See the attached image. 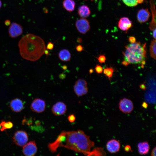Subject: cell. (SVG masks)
<instances>
[{
	"instance_id": "cell-37",
	"label": "cell",
	"mask_w": 156,
	"mask_h": 156,
	"mask_svg": "<svg viewBox=\"0 0 156 156\" xmlns=\"http://www.w3.org/2000/svg\"><path fill=\"white\" fill-rule=\"evenodd\" d=\"M4 23L5 25H6V26H9L11 24L10 21L9 20H5V21Z\"/></svg>"
},
{
	"instance_id": "cell-33",
	"label": "cell",
	"mask_w": 156,
	"mask_h": 156,
	"mask_svg": "<svg viewBox=\"0 0 156 156\" xmlns=\"http://www.w3.org/2000/svg\"><path fill=\"white\" fill-rule=\"evenodd\" d=\"M129 41L131 43H133L136 42V39L133 36H130L129 38Z\"/></svg>"
},
{
	"instance_id": "cell-36",
	"label": "cell",
	"mask_w": 156,
	"mask_h": 156,
	"mask_svg": "<svg viewBox=\"0 0 156 156\" xmlns=\"http://www.w3.org/2000/svg\"><path fill=\"white\" fill-rule=\"evenodd\" d=\"M140 88L143 90H145L146 88V86L145 85L144 83L140 85Z\"/></svg>"
},
{
	"instance_id": "cell-28",
	"label": "cell",
	"mask_w": 156,
	"mask_h": 156,
	"mask_svg": "<svg viewBox=\"0 0 156 156\" xmlns=\"http://www.w3.org/2000/svg\"><path fill=\"white\" fill-rule=\"evenodd\" d=\"M97 59L100 63H104L105 62L106 60V57L104 55H99V57Z\"/></svg>"
},
{
	"instance_id": "cell-40",
	"label": "cell",
	"mask_w": 156,
	"mask_h": 156,
	"mask_svg": "<svg viewBox=\"0 0 156 156\" xmlns=\"http://www.w3.org/2000/svg\"><path fill=\"white\" fill-rule=\"evenodd\" d=\"M153 36L155 39H156V29H155L153 30Z\"/></svg>"
},
{
	"instance_id": "cell-6",
	"label": "cell",
	"mask_w": 156,
	"mask_h": 156,
	"mask_svg": "<svg viewBox=\"0 0 156 156\" xmlns=\"http://www.w3.org/2000/svg\"><path fill=\"white\" fill-rule=\"evenodd\" d=\"M28 140V136L27 133L23 131L16 132L13 138V140L16 145L23 146L25 145Z\"/></svg>"
},
{
	"instance_id": "cell-42",
	"label": "cell",
	"mask_w": 156,
	"mask_h": 156,
	"mask_svg": "<svg viewBox=\"0 0 156 156\" xmlns=\"http://www.w3.org/2000/svg\"><path fill=\"white\" fill-rule=\"evenodd\" d=\"M62 68L64 70H66L67 68V67L66 65H64L62 66Z\"/></svg>"
},
{
	"instance_id": "cell-26",
	"label": "cell",
	"mask_w": 156,
	"mask_h": 156,
	"mask_svg": "<svg viewBox=\"0 0 156 156\" xmlns=\"http://www.w3.org/2000/svg\"><path fill=\"white\" fill-rule=\"evenodd\" d=\"M123 2L128 6L133 7L136 5L138 3V0H122Z\"/></svg>"
},
{
	"instance_id": "cell-45",
	"label": "cell",
	"mask_w": 156,
	"mask_h": 156,
	"mask_svg": "<svg viewBox=\"0 0 156 156\" xmlns=\"http://www.w3.org/2000/svg\"><path fill=\"white\" fill-rule=\"evenodd\" d=\"M2 2L1 0H0V9H1L2 6Z\"/></svg>"
},
{
	"instance_id": "cell-3",
	"label": "cell",
	"mask_w": 156,
	"mask_h": 156,
	"mask_svg": "<svg viewBox=\"0 0 156 156\" xmlns=\"http://www.w3.org/2000/svg\"><path fill=\"white\" fill-rule=\"evenodd\" d=\"M146 43L142 44L139 42H135L125 46V50L122 52L124 60L130 64H141L145 60L146 52Z\"/></svg>"
},
{
	"instance_id": "cell-41",
	"label": "cell",
	"mask_w": 156,
	"mask_h": 156,
	"mask_svg": "<svg viewBox=\"0 0 156 156\" xmlns=\"http://www.w3.org/2000/svg\"><path fill=\"white\" fill-rule=\"evenodd\" d=\"M44 53H45L47 55H49V51L45 49L44 51Z\"/></svg>"
},
{
	"instance_id": "cell-17",
	"label": "cell",
	"mask_w": 156,
	"mask_h": 156,
	"mask_svg": "<svg viewBox=\"0 0 156 156\" xmlns=\"http://www.w3.org/2000/svg\"><path fill=\"white\" fill-rule=\"evenodd\" d=\"M138 152L141 155L147 154L149 151L150 146L147 142H139L138 145Z\"/></svg>"
},
{
	"instance_id": "cell-35",
	"label": "cell",
	"mask_w": 156,
	"mask_h": 156,
	"mask_svg": "<svg viewBox=\"0 0 156 156\" xmlns=\"http://www.w3.org/2000/svg\"><path fill=\"white\" fill-rule=\"evenodd\" d=\"M66 75L64 73H61L59 76V78L62 79H64L66 78Z\"/></svg>"
},
{
	"instance_id": "cell-34",
	"label": "cell",
	"mask_w": 156,
	"mask_h": 156,
	"mask_svg": "<svg viewBox=\"0 0 156 156\" xmlns=\"http://www.w3.org/2000/svg\"><path fill=\"white\" fill-rule=\"evenodd\" d=\"M156 148L155 147L152 150V152L151 153V155L152 156H156Z\"/></svg>"
},
{
	"instance_id": "cell-46",
	"label": "cell",
	"mask_w": 156,
	"mask_h": 156,
	"mask_svg": "<svg viewBox=\"0 0 156 156\" xmlns=\"http://www.w3.org/2000/svg\"><path fill=\"white\" fill-rule=\"evenodd\" d=\"M91 0L92 1L93 0Z\"/></svg>"
},
{
	"instance_id": "cell-32",
	"label": "cell",
	"mask_w": 156,
	"mask_h": 156,
	"mask_svg": "<svg viewBox=\"0 0 156 156\" xmlns=\"http://www.w3.org/2000/svg\"><path fill=\"white\" fill-rule=\"evenodd\" d=\"M76 49L78 52H81L83 49V47L81 45L79 44L76 46Z\"/></svg>"
},
{
	"instance_id": "cell-19",
	"label": "cell",
	"mask_w": 156,
	"mask_h": 156,
	"mask_svg": "<svg viewBox=\"0 0 156 156\" xmlns=\"http://www.w3.org/2000/svg\"><path fill=\"white\" fill-rule=\"evenodd\" d=\"M78 12L79 16L82 18L88 17L90 13L89 8L85 5H82L79 6Z\"/></svg>"
},
{
	"instance_id": "cell-8",
	"label": "cell",
	"mask_w": 156,
	"mask_h": 156,
	"mask_svg": "<svg viewBox=\"0 0 156 156\" xmlns=\"http://www.w3.org/2000/svg\"><path fill=\"white\" fill-rule=\"evenodd\" d=\"M22 151L26 156H34L37 151V147L35 141H31L24 145Z\"/></svg>"
},
{
	"instance_id": "cell-18",
	"label": "cell",
	"mask_w": 156,
	"mask_h": 156,
	"mask_svg": "<svg viewBox=\"0 0 156 156\" xmlns=\"http://www.w3.org/2000/svg\"><path fill=\"white\" fill-rule=\"evenodd\" d=\"M151 9L152 13V18L151 22L150 23L149 28L151 30L153 31L156 29V11L155 3L154 1H150Z\"/></svg>"
},
{
	"instance_id": "cell-43",
	"label": "cell",
	"mask_w": 156,
	"mask_h": 156,
	"mask_svg": "<svg viewBox=\"0 0 156 156\" xmlns=\"http://www.w3.org/2000/svg\"><path fill=\"white\" fill-rule=\"evenodd\" d=\"M77 42L78 43H81L82 42V40L80 38H78L77 39Z\"/></svg>"
},
{
	"instance_id": "cell-7",
	"label": "cell",
	"mask_w": 156,
	"mask_h": 156,
	"mask_svg": "<svg viewBox=\"0 0 156 156\" xmlns=\"http://www.w3.org/2000/svg\"><path fill=\"white\" fill-rule=\"evenodd\" d=\"M119 107L122 112L125 114H129L133 110V103L129 99L123 98L121 99L119 102Z\"/></svg>"
},
{
	"instance_id": "cell-10",
	"label": "cell",
	"mask_w": 156,
	"mask_h": 156,
	"mask_svg": "<svg viewBox=\"0 0 156 156\" xmlns=\"http://www.w3.org/2000/svg\"><path fill=\"white\" fill-rule=\"evenodd\" d=\"M76 27L78 31L81 33L84 34L87 32L90 29V25L88 20L84 18L77 20L75 23Z\"/></svg>"
},
{
	"instance_id": "cell-13",
	"label": "cell",
	"mask_w": 156,
	"mask_h": 156,
	"mask_svg": "<svg viewBox=\"0 0 156 156\" xmlns=\"http://www.w3.org/2000/svg\"><path fill=\"white\" fill-rule=\"evenodd\" d=\"M120 147L119 141L113 139L108 141L106 144L107 150L110 153H115L118 152Z\"/></svg>"
},
{
	"instance_id": "cell-12",
	"label": "cell",
	"mask_w": 156,
	"mask_h": 156,
	"mask_svg": "<svg viewBox=\"0 0 156 156\" xmlns=\"http://www.w3.org/2000/svg\"><path fill=\"white\" fill-rule=\"evenodd\" d=\"M51 110L53 114L56 116L63 115L66 112V106L64 103L62 102H58L53 106Z\"/></svg>"
},
{
	"instance_id": "cell-31",
	"label": "cell",
	"mask_w": 156,
	"mask_h": 156,
	"mask_svg": "<svg viewBox=\"0 0 156 156\" xmlns=\"http://www.w3.org/2000/svg\"><path fill=\"white\" fill-rule=\"evenodd\" d=\"M124 148L125 151L127 152L132 151L131 146L129 145H126L125 146Z\"/></svg>"
},
{
	"instance_id": "cell-29",
	"label": "cell",
	"mask_w": 156,
	"mask_h": 156,
	"mask_svg": "<svg viewBox=\"0 0 156 156\" xmlns=\"http://www.w3.org/2000/svg\"><path fill=\"white\" fill-rule=\"evenodd\" d=\"M68 121L70 122H74L75 120V117L73 114L69 115L68 118Z\"/></svg>"
},
{
	"instance_id": "cell-21",
	"label": "cell",
	"mask_w": 156,
	"mask_h": 156,
	"mask_svg": "<svg viewBox=\"0 0 156 156\" xmlns=\"http://www.w3.org/2000/svg\"><path fill=\"white\" fill-rule=\"evenodd\" d=\"M106 154L103 148L97 147L89 152L86 156H105L106 155Z\"/></svg>"
},
{
	"instance_id": "cell-22",
	"label": "cell",
	"mask_w": 156,
	"mask_h": 156,
	"mask_svg": "<svg viewBox=\"0 0 156 156\" xmlns=\"http://www.w3.org/2000/svg\"><path fill=\"white\" fill-rule=\"evenodd\" d=\"M63 5L64 8L67 11L71 12L75 8V3L73 0H64Z\"/></svg>"
},
{
	"instance_id": "cell-14",
	"label": "cell",
	"mask_w": 156,
	"mask_h": 156,
	"mask_svg": "<svg viewBox=\"0 0 156 156\" xmlns=\"http://www.w3.org/2000/svg\"><path fill=\"white\" fill-rule=\"evenodd\" d=\"M10 106L12 110L16 112H20L24 108L22 101L18 98L12 100L10 103Z\"/></svg>"
},
{
	"instance_id": "cell-39",
	"label": "cell",
	"mask_w": 156,
	"mask_h": 156,
	"mask_svg": "<svg viewBox=\"0 0 156 156\" xmlns=\"http://www.w3.org/2000/svg\"><path fill=\"white\" fill-rule=\"evenodd\" d=\"M142 107L144 108H146L148 107V105L146 102H143L142 104Z\"/></svg>"
},
{
	"instance_id": "cell-16",
	"label": "cell",
	"mask_w": 156,
	"mask_h": 156,
	"mask_svg": "<svg viewBox=\"0 0 156 156\" xmlns=\"http://www.w3.org/2000/svg\"><path fill=\"white\" fill-rule=\"evenodd\" d=\"M118 27L123 31H127L132 26L131 21L127 17L121 18L118 23Z\"/></svg>"
},
{
	"instance_id": "cell-44",
	"label": "cell",
	"mask_w": 156,
	"mask_h": 156,
	"mask_svg": "<svg viewBox=\"0 0 156 156\" xmlns=\"http://www.w3.org/2000/svg\"><path fill=\"white\" fill-rule=\"evenodd\" d=\"M93 70L92 69H90L89 70V73L90 74H91L93 73Z\"/></svg>"
},
{
	"instance_id": "cell-30",
	"label": "cell",
	"mask_w": 156,
	"mask_h": 156,
	"mask_svg": "<svg viewBox=\"0 0 156 156\" xmlns=\"http://www.w3.org/2000/svg\"><path fill=\"white\" fill-rule=\"evenodd\" d=\"M54 47L53 44L51 42H49L47 46V49L48 50H51Z\"/></svg>"
},
{
	"instance_id": "cell-11",
	"label": "cell",
	"mask_w": 156,
	"mask_h": 156,
	"mask_svg": "<svg viewBox=\"0 0 156 156\" xmlns=\"http://www.w3.org/2000/svg\"><path fill=\"white\" fill-rule=\"evenodd\" d=\"M30 108L33 112L37 113L43 112L46 108V103L44 100L40 99H34L32 103Z\"/></svg>"
},
{
	"instance_id": "cell-23",
	"label": "cell",
	"mask_w": 156,
	"mask_h": 156,
	"mask_svg": "<svg viewBox=\"0 0 156 156\" xmlns=\"http://www.w3.org/2000/svg\"><path fill=\"white\" fill-rule=\"evenodd\" d=\"M156 42L155 39L151 41L150 46V52L151 57L156 59Z\"/></svg>"
},
{
	"instance_id": "cell-2",
	"label": "cell",
	"mask_w": 156,
	"mask_h": 156,
	"mask_svg": "<svg viewBox=\"0 0 156 156\" xmlns=\"http://www.w3.org/2000/svg\"><path fill=\"white\" fill-rule=\"evenodd\" d=\"M94 142L90 137L81 130L66 131V140L63 147L86 155L94 146Z\"/></svg>"
},
{
	"instance_id": "cell-27",
	"label": "cell",
	"mask_w": 156,
	"mask_h": 156,
	"mask_svg": "<svg viewBox=\"0 0 156 156\" xmlns=\"http://www.w3.org/2000/svg\"><path fill=\"white\" fill-rule=\"evenodd\" d=\"M95 70L96 72L98 74H101L103 71V68L99 64H97L95 68Z\"/></svg>"
},
{
	"instance_id": "cell-1",
	"label": "cell",
	"mask_w": 156,
	"mask_h": 156,
	"mask_svg": "<svg viewBox=\"0 0 156 156\" xmlns=\"http://www.w3.org/2000/svg\"><path fill=\"white\" fill-rule=\"evenodd\" d=\"M18 46L21 57L31 61L39 60L44 54L46 48L43 39L31 34L23 37L18 42Z\"/></svg>"
},
{
	"instance_id": "cell-24",
	"label": "cell",
	"mask_w": 156,
	"mask_h": 156,
	"mask_svg": "<svg viewBox=\"0 0 156 156\" xmlns=\"http://www.w3.org/2000/svg\"><path fill=\"white\" fill-rule=\"evenodd\" d=\"M13 127V124L11 122L3 121L0 123V130L3 131L5 130L12 128Z\"/></svg>"
},
{
	"instance_id": "cell-38",
	"label": "cell",
	"mask_w": 156,
	"mask_h": 156,
	"mask_svg": "<svg viewBox=\"0 0 156 156\" xmlns=\"http://www.w3.org/2000/svg\"><path fill=\"white\" fill-rule=\"evenodd\" d=\"M122 64L125 66H127L129 64V63L126 61L124 60L122 62Z\"/></svg>"
},
{
	"instance_id": "cell-15",
	"label": "cell",
	"mask_w": 156,
	"mask_h": 156,
	"mask_svg": "<svg viewBox=\"0 0 156 156\" xmlns=\"http://www.w3.org/2000/svg\"><path fill=\"white\" fill-rule=\"evenodd\" d=\"M150 14L147 9H142L138 12L137 18L138 22L140 23L145 22L148 20Z\"/></svg>"
},
{
	"instance_id": "cell-5",
	"label": "cell",
	"mask_w": 156,
	"mask_h": 156,
	"mask_svg": "<svg viewBox=\"0 0 156 156\" xmlns=\"http://www.w3.org/2000/svg\"><path fill=\"white\" fill-rule=\"evenodd\" d=\"M87 83L82 79H79L77 81L74 86V90L76 94L80 96L86 94L88 92Z\"/></svg>"
},
{
	"instance_id": "cell-20",
	"label": "cell",
	"mask_w": 156,
	"mask_h": 156,
	"mask_svg": "<svg viewBox=\"0 0 156 156\" xmlns=\"http://www.w3.org/2000/svg\"><path fill=\"white\" fill-rule=\"evenodd\" d=\"M59 58L64 62L69 61L71 58V54L69 51L66 49L61 50L58 54Z\"/></svg>"
},
{
	"instance_id": "cell-4",
	"label": "cell",
	"mask_w": 156,
	"mask_h": 156,
	"mask_svg": "<svg viewBox=\"0 0 156 156\" xmlns=\"http://www.w3.org/2000/svg\"><path fill=\"white\" fill-rule=\"evenodd\" d=\"M66 135V131H62L58 135L55 141L49 143L48 145V147L52 153H55L60 147H63L65 142Z\"/></svg>"
},
{
	"instance_id": "cell-25",
	"label": "cell",
	"mask_w": 156,
	"mask_h": 156,
	"mask_svg": "<svg viewBox=\"0 0 156 156\" xmlns=\"http://www.w3.org/2000/svg\"><path fill=\"white\" fill-rule=\"evenodd\" d=\"M114 70V69L111 67H107L104 69L103 73L110 80L112 76Z\"/></svg>"
},
{
	"instance_id": "cell-9",
	"label": "cell",
	"mask_w": 156,
	"mask_h": 156,
	"mask_svg": "<svg viewBox=\"0 0 156 156\" xmlns=\"http://www.w3.org/2000/svg\"><path fill=\"white\" fill-rule=\"evenodd\" d=\"M8 32L10 37L15 38L22 34L23 28L20 24L13 22L10 24L8 28Z\"/></svg>"
}]
</instances>
